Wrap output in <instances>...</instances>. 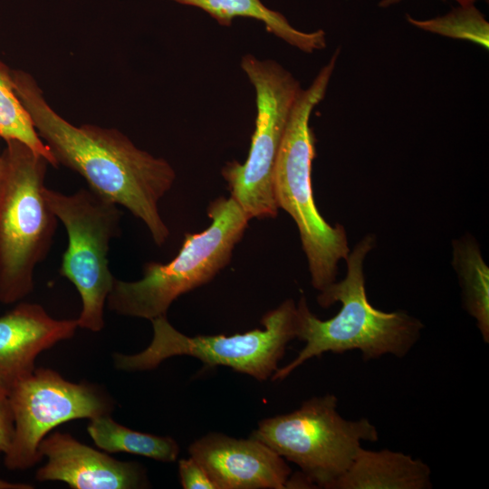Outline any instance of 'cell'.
Wrapping results in <instances>:
<instances>
[{"mask_svg":"<svg viewBox=\"0 0 489 489\" xmlns=\"http://www.w3.org/2000/svg\"><path fill=\"white\" fill-rule=\"evenodd\" d=\"M44 196L67 234L68 244L59 273L80 294L78 327L101 331L105 326V304L115 280L108 254L110 242L120 235L122 211L89 187L69 195L46 187Z\"/></svg>","mask_w":489,"mask_h":489,"instance_id":"cell-9","label":"cell"},{"mask_svg":"<svg viewBox=\"0 0 489 489\" xmlns=\"http://www.w3.org/2000/svg\"><path fill=\"white\" fill-rule=\"evenodd\" d=\"M332 394L309 398L290 413L261 420L249 436L297 465L314 485L331 489L350 467L361 442L379 440L367 418L348 420Z\"/></svg>","mask_w":489,"mask_h":489,"instance_id":"cell-7","label":"cell"},{"mask_svg":"<svg viewBox=\"0 0 489 489\" xmlns=\"http://www.w3.org/2000/svg\"><path fill=\"white\" fill-rule=\"evenodd\" d=\"M216 489H283L291 467L264 443L209 433L188 447Z\"/></svg>","mask_w":489,"mask_h":489,"instance_id":"cell-11","label":"cell"},{"mask_svg":"<svg viewBox=\"0 0 489 489\" xmlns=\"http://www.w3.org/2000/svg\"><path fill=\"white\" fill-rule=\"evenodd\" d=\"M373 235H365L349 253L347 273L340 282H334L320 291L317 302L327 308L340 302L341 308L332 318L322 321L309 309L304 296L297 303V338L305 342L296 358L278 368L272 380L287 378L308 360L325 352L344 353L358 350L364 360L390 354L406 356L419 340L423 323L403 311L385 312L374 308L365 289L363 264L375 246Z\"/></svg>","mask_w":489,"mask_h":489,"instance_id":"cell-2","label":"cell"},{"mask_svg":"<svg viewBox=\"0 0 489 489\" xmlns=\"http://www.w3.org/2000/svg\"><path fill=\"white\" fill-rule=\"evenodd\" d=\"M87 431L94 444L108 453H129L164 463L175 462L180 447L171 436L132 430L114 421L110 415L90 420Z\"/></svg>","mask_w":489,"mask_h":489,"instance_id":"cell-17","label":"cell"},{"mask_svg":"<svg viewBox=\"0 0 489 489\" xmlns=\"http://www.w3.org/2000/svg\"><path fill=\"white\" fill-rule=\"evenodd\" d=\"M14 415V436L4 454L12 471L25 470L39 463V445L56 427L75 419L110 415L113 399L100 386L74 383L57 371L39 368L9 389Z\"/></svg>","mask_w":489,"mask_h":489,"instance_id":"cell-10","label":"cell"},{"mask_svg":"<svg viewBox=\"0 0 489 489\" xmlns=\"http://www.w3.org/2000/svg\"><path fill=\"white\" fill-rule=\"evenodd\" d=\"M4 167H5L4 155H3V150H1V148H0V183L3 177V174H4Z\"/></svg>","mask_w":489,"mask_h":489,"instance_id":"cell-24","label":"cell"},{"mask_svg":"<svg viewBox=\"0 0 489 489\" xmlns=\"http://www.w3.org/2000/svg\"><path fill=\"white\" fill-rule=\"evenodd\" d=\"M14 430V423L9 389L0 382V455L5 454L9 448Z\"/></svg>","mask_w":489,"mask_h":489,"instance_id":"cell-21","label":"cell"},{"mask_svg":"<svg viewBox=\"0 0 489 489\" xmlns=\"http://www.w3.org/2000/svg\"><path fill=\"white\" fill-rule=\"evenodd\" d=\"M430 475L429 466L409 455L360 447L331 489H429Z\"/></svg>","mask_w":489,"mask_h":489,"instance_id":"cell-14","label":"cell"},{"mask_svg":"<svg viewBox=\"0 0 489 489\" xmlns=\"http://www.w3.org/2000/svg\"><path fill=\"white\" fill-rule=\"evenodd\" d=\"M407 20L424 31L468 41L486 50L489 48V24L474 4L460 5L445 15L431 19L417 20L407 15Z\"/></svg>","mask_w":489,"mask_h":489,"instance_id":"cell-19","label":"cell"},{"mask_svg":"<svg viewBox=\"0 0 489 489\" xmlns=\"http://www.w3.org/2000/svg\"><path fill=\"white\" fill-rule=\"evenodd\" d=\"M47 458L35 475L38 481H61L73 489H138L149 483L145 468L136 462L119 461L88 446L70 434L54 432L39 445Z\"/></svg>","mask_w":489,"mask_h":489,"instance_id":"cell-12","label":"cell"},{"mask_svg":"<svg viewBox=\"0 0 489 489\" xmlns=\"http://www.w3.org/2000/svg\"><path fill=\"white\" fill-rule=\"evenodd\" d=\"M401 1L402 0H380V2L379 3V6L388 7ZM455 1H456L460 5H466L474 4L476 0H455Z\"/></svg>","mask_w":489,"mask_h":489,"instance_id":"cell-23","label":"cell"},{"mask_svg":"<svg viewBox=\"0 0 489 489\" xmlns=\"http://www.w3.org/2000/svg\"><path fill=\"white\" fill-rule=\"evenodd\" d=\"M33 485L24 483H13L0 478V489H32Z\"/></svg>","mask_w":489,"mask_h":489,"instance_id":"cell-22","label":"cell"},{"mask_svg":"<svg viewBox=\"0 0 489 489\" xmlns=\"http://www.w3.org/2000/svg\"><path fill=\"white\" fill-rule=\"evenodd\" d=\"M178 475L184 489H216L205 468L192 456L178 461Z\"/></svg>","mask_w":489,"mask_h":489,"instance_id":"cell-20","label":"cell"},{"mask_svg":"<svg viewBox=\"0 0 489 489\" xmlns=\"http://www.w3.org/2000/svg\"><path fill=\"white\" fill-rule=\"evenodd\" d=\"M76 319L58 320L33 302H20L0 316V382L8 389L34 372L43 350L71 339Z\"/></svg>","mask_w":489,"mask_h":489,"instance_id":"cell-13","label":"cell"},{"mask_svg":"<svg viewBox=\"0 0 489 489\" xmlns=\"http://www.w3.org/2000/svg\"><path fill=\"white\" fill-rule=\"evenodd\" d=\"M153 338L141 352L116 353L114 365L124 371L152 370L165 360L191 356L206 367L225 366L257 380H266L278 369L287 344L297 338V303L287 299L262 319L264 329H254L231 336H187L175 329L167 316L150 321Z\"/></svg>","mask_w":489,"mask_h":489,"instance_id":"cell-6","label":"cell"},{"mask_svg":"<svg viewBox=\"0 0 489 489\" xmlns=\"http://www.w3.org/2000/svg\"><path fill=\"white\" fill-rule=\"evenodd\" d=\"M453 266L462 287L465 311L476 321L484 342H489V268L472 236L453 241Z\"/></svg>","mask_w":489,"mask_h":489,"instance_id":"cell-16","label":"cell"},{"mask_svg":"<svg viewBox=\"0 0 489 489\" xmlns=\"http://www.w3.org/2000/svg\"><path fill=\"white\" fill-rule=\"evenodd\" d=\"M12 77L16 96L57 165L79 174L90 189L128 209L144 223L157 245L164 244L169 229L158 204L176 179L170 163L138 148L117 129L73 125L50 106L34 76L12 70Z\"/></svg>","mask_w":489,"mask_h":489,"instance_id":"cell-1","label":"cell"},{"mask_svg":"<svg viewBox=\"0 0 489 489\" xmlns=\"http://www.w3.org/2000/svg\"><path fill=\"white\" fill-rule=\"evenodd\" d=\"M0 183V302L12 304L34 289V272L49 254L58 219L45 196L48 160L10 139Z\"/></svg>","mask_w":489,"mask_h":489,"instance_id":"cell-4","label":"cell"},{"mask_svg":"<svg viewBox=\"0 0 489 489\" xmlns=\"http://www.w3.org/2000/svg\"><path fill=\"white\" fill-rule=\"evenodd\" d=\"M340 50L331 55L311 85L302 90L291 113L273 171L278 207L294 220L307 257L312 286L321 291L336 282L337 265L350 252L344 227L331 225L315 205L312 167L315 137L310 126L313 109L323 100Z\"/></svg>","mask_w":489,"mask_h":489,"instance_id":"cell-3","label":"cell"},{"mask_svg":"<svg viewBox=\"0 0 489 489\" xmlns=\"http://www.w3.org/2000/svg\"><path fill=\"white\" fill-rule=\"evenodd\" d=\"M171 1L199 8L223 26H230L236 17L255 19L264 24L268 33L307 53L322 50L327 44L323 30L311 33L297 30L281 13L266 7L261 0Z\"/></svg>","mask_w":489,"mask_h":489,"instance_id":"cell-15","label":"cell"},{"mask_svg":"<svg viewBox=\"0 0 489 489\" xmlns=\"http://www.w3.org/2000/svg\"><path fill=\"white\" fill-rule=\"evenodd\" d=\"M241 67L254 87L255 129L248 157L222 169L231 197L251 218H272L278 214L273 171L285 129L302 91L300 82L273 60L245 54Z\"/></svg>","mask_w":489,"mask_h":489,"instance_id":"cell-8","label":"cell"},{"mask_svg":"<svg viewBox=\"0 0 489 489\" xmlns=\"http://www.w3.org/2000/svg\"><path fill=\"white\" fill-rule=\"evenodd\" d=\"M211 223L204 231L187 234L181 249L167 264L147 263L141 279L115 278L107 299L110 311L153 320L167 316L180 295L209 283L231 261L250 218L235 200L220 197L207 207Z\"/></svg>","mask_w":489,"mask_h":489,"instance_id":"cell-5","label":"cell"},{"mask_svg":"<svg viewBox=\"0 0 489 489\" xmlns=\"http://www.w3.org/2000/svg\"><path fill=\"white\" fill-rule=\"evenodd\" d=\"M0 139L19 140L58 167L51 150L39 137L32 120L15 94L12 70L0 62Z\"/></svg>","mask_w":489,"mask_h":489,"instance_id":"cell-18","label":"cell"}]
</instances>
